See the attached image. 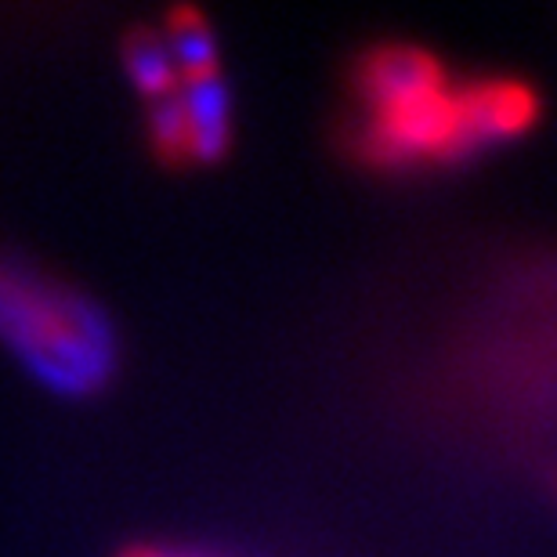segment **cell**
<instances>
[{
    "mask_svg": "<svg viewBox=\"0 0 557 557\" xmlns=\"http://www.w3.org/2000/svg\"><path fill=\"white\" fill-rule=\"evenodd\" d=\"M124 65L145 102H160L182 87V73L160 29L135 26L124 33Z\"/></svg>",
    "mask_w": 557,
    "mask_h": 557,
    "instance_id": "5",
    "label": "cell"
},
{
    "mask_svg": "<svg viewBox=\"0 0 557 557\" xmlns=\"http://www.w3.org/2000/svg\"><path fill=\"white\" fill-rule=\"evenodd\" d=\"M0 341L51 392L87 398L113 381L116 333L91 297L0 264Z\"/></svg>",
    "mask_w": 557,
    "mask_h": 557,
    "instance_id": "1",
    "label": "cell"
},
{
    "mask_svg": "<svg viewBox=\"0 0 557 557\" xmlns=\"http://www.w3.org/2000/svg\"><path fill=\"white\" fill-rule=\"evenodd\" d=\"M177 95L193 131V163H218L232 145V98L221 73L185 76Z\"/></svg>",
    "mask_w": 557,
    "mask_h": 557,
    "instance_id": "4",
    "label": "cell"
},
{
    "mask_svg": "<svg viewBox=\"0 0 557 557\" xmlns=\"http://www.w3.org/2000/svg\"><path fill=\"white\" fill-rule=\"evenodd\" d=\"M355 87L370 102V109H392L413 98L445 91V70L428 51L409 44H384L362 54L355 65Z\"/></svg>",
    "mask_w": 557,
    "mask_h": 557,
    "instance_id": "3",
    "label": "cell"
},
{
    "mask_svg": "<svg viewBox=\"0 0 557 557\" xmlns=\"http://www.w3.org/2000/svg\"><path fill=\"white\" fill-rule=\"evenodd\" d=\"M456 102H460V127L445 152V163H460L485 145L525 135L540 116L536 91L518 81H474L456 91Z\"/></svg>",
    "mask_w": 557,
    "mask_h": 557,
    "instance_id": "2",
    "label": "cell"
},
{
    "mask_svg": "<svg viewBox=\"0 0 557 557\" xmlns=\"http://www.w3.org/2000/svg\"><path fill=\"white\" fill-rule=\"evenodd\" d=\"M120 557H199V554H171V550H156V547H135V550H124Z\"/></svg>",
    "mask_w": 557,
    "mask_h": 557,
    "instance_id": "8",
    "label": "cell"
},
{
    "mask_svg": "<svg viewBox=\"0 0 557 557\" xmlns=\"http://www.w3.org/2000/svg\"><path fill=\"white\" fill-rule=\"evenodd\" d=\"M166 48H171L177 73L185 76H203V73H218V44H214V29L210 22L199 15L196 8H174L166 15Z\"/></svg>",
    "mask_w": 557,
    "mask_h": 557,
    "instance_id": "6",
    "label": "cell"
},
{
    "mask_svg": "<svg viewBox=\"0 0 557 557\" xmlns=\"http://www.w3.org/2000/svg\"><path fill=\"white\" fill-rule=\"evenodd\" d=\"M145 124H149V145H152L156 160L163 166L193 163V131H188L182 95L174 91V95L160 98V102H149Z\"/></svg>",
    "mask_w": 557,
    "mask_h": 557,
    "instance_id": "7",
    "label": "cell"
}]
</instances>
